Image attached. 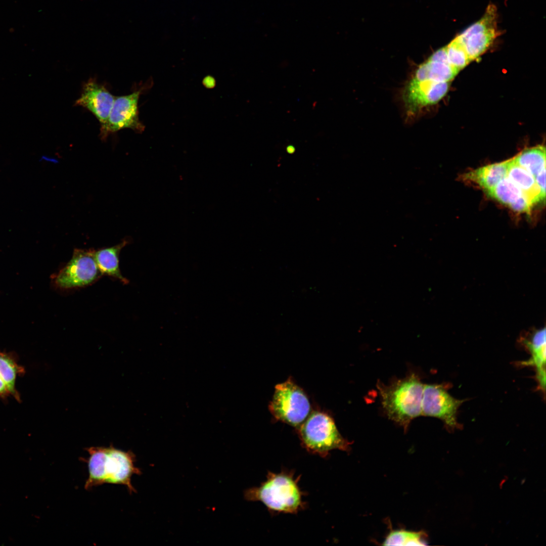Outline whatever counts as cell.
Returning <instances> with one entry per match:
<instances>
[{"instance_id":"cell-1","label":"cell","mask_w":546,"mask_h":546,"mask_svg":"<svg viewBox=\"0 0 546 546\" xmlns=\"http://www.w3.org/2000/svg\"><path fill=\"white\" fill-rule=\"evenodd\" d=\"M300 479L292 470L268 472L265 480L259 486L245 490L244 496L248 501L261 503L272 514H297L307 506L303 499L306 493L299 485Z\"/></svg>"},{"instance_id":"cell-2","label":"cell","mask_w":546,"mask_h":546,"mask_svg":"<svg viewBox=\"0 0 546 546\" xmlns=\"http://www.w3.org/2000/svg\"><path fill=\"white\" fill-rule=\"evenodd\" d=\"M89 457L87 463L89 476L84 488L104 483L118 484L127 487L130 493L136 490L131 483L134 474L142 472L134 465L135 456L130 450L124 451L111 445L109 447H91L86 449Z\"/></svg>"},{"instance_id":"cell-3","label":"cell","mask_w":546,"mask_h":546,"mask_svg":"<svg viewBox=\"0 0 546 546\" xmlns=\"http://www.w3.org/2000/svg\"><path fill=\"white\" fill-rule=\"evenodd\" d=\"M382 404L388 418L406 430L411 422L422 415L424 384L412 373L386 385L378 384Z\"/></svg>"},{"instance_id":"cell-4","label":"cell","mask_w":546,"mask_h":546,"mask_svg":"<svg viewBox=\"0 0 546 546\" xmlns=\"http://www.w3.org/2000/svg\"><path fill=\"white\" fill-rule=\"evenodd\" d=\"M296 431L301 445L309 453L325 458L333 450L350 449V442L341 435L333 418L324 411H312Z\"/></svg>"},{"instance_id":"cell-5","label":"cell","mask_w":546,"mask_h":546,"mask_svg":"<svg viewBox=\"0 0 546 546\" xmlns=\"http://www.w3.org/2000/svg\"><path fill=\"white\" fill-rule=\"evenodd\" d=\"M268 408L275 420L297 429L309 415L311 406L305 392L290 377L275 386Z\"/></svg>"},{"instance_id":"cell-6","label":"cell","mask_w":546,"mask_h":546,"mask_svg":"<svg viewBox=\"0 0 546 546\" xmlns=\"http://www.w3.org/2000/svg\"><path fill=\"white\" fill-rule=\"evenodd\" d=\"M153 84L152 78L130 94L115 97L106 123L100 128V136L106 141L109 135L121 129L129 128L141 133L145 126L139 119L138 103L140 96Z\"/></svg>"},{"instance_id":"cell-7","label":"cell","mask_w":546,"mask_h":546,"mask_svg":"<svg viewBox=\"0 0 546 546\" xmlns=\"http://www.w3.org/2000/svg\"><path fill=\"white\" fill-rule=\"evenodd\" d=\"M95 250L75 249L68 262L56 275L53 281L61 289L88 286L102 275L96 263Z\"/></svg>"},{"instance_id":"cell-8","label":"cell","mask_w":546,"mask_h":546,"mask_svg":"<svg viewBox=\"0 0 546 546\" xmlns=\"http://www.w3.org/2000/svg\"><path fill=\"white\" fill-rule=\"evenodd\" d=\"M496 8L490 5L483 16L458 35L471 61L482 55L497 36Z\"/></svg>"},{"instance_id":"cell-9","label":"cell","mask_w":546,"mask_h":546,"mask_svg":"<svg viewBox=\"0 0 546 546\" xmlns=\"http://www.w3.org/2000/svg\"><path fill=\"white\" fill-rule=\"evenodd\" d=\"M463 401L454 398L442 386L425 385L422 401V415L441 419L450 430L458 428V409Z\"/></svg>"},{"instance_id":"cell-10","label":"cell","mask_w":546,"mask_h":546,"mask_svg":"<svg viewBox=\"0 0 546 546\" xmlns=\"http://www.w3.org/2000/svg\"><path fill=\"white\" fill-rule=\"evenodd\" d=\"M449 82L412 78L403 89L402 98L408 113L416 114L422 108L437 103L448 90Z\"/></svg>"},{"instance_id":"cell-11","label":"cell","mask_w":546,"mask_h":546,"mask_svg":"<svg viewBox=\"0 0 546 546\" xmlns=\"http://www.w3.org/2000/svg\"><path fill=\"white\" fill-rule=\"evenodd\" d=\"M115 98L105 85L91 78L83 84L81 95L75 105L90 112L101 127L107 122Z\"/></svg>"},{"instance_id":"cell-12","label":"cell","mask_w":546,"mask_h":546,"mask_svg":"<svg viewBox=\"0 0 546 546\" xmlns=\"http://www.w3.org/2000/svg\"><path fill=\"white\" fill-rule=\"evenodd\" d=\"M459 71L449 63L444 51L437 50L419 66L412 78L418 80L449 82Z\"/></svg>"},{"instance_id":"cell-13","label":"cell","mask_w":546,"mask_h":546,"mask_svg":"<svg viewBox=\"0 0 546 546\" xmlns=\"http://www.w3.org/2000/svg\"><path fill=\"white\" fill-rule=\"evenodd\" d=\"M486 193L517 212L529 213L533 206L521 190L507 176Z\"/></svg>"},{"instance_id":"cell-14","label":"cell","mask_w":546,"mask_h":546,"mask_svg":"<svg viewBox=\"0 0 546 546\" xmlns=\"http://www.w3.org/2000/svg\"><path fill=\"white\" fill-rule=\"evenodd\" d=\"M509 161L510 159L471 170L462 175V179L474 184L487 192L507 176Z\"/></svg>"},{"instance_id":"cell-15","label":"cell","mask_w":546,"mask_h":546,"mask_svg":"<svg viewBox=\"0 0 546 546\" xmlns=\"http://www.w3.org/2000/svg\"><path fill=\"white\" fill-rule=\"evenodd\" d=\"M545 328L534 331L529 339L523 340L531 355L526 363L535 367L537 380L543 392L545 387Z\"/></svg>"},{"instance_id":"cell-16","label":"cell","mask_w":546,"mask_h":546,"mask_svg":"<svg viewBox=\"0 0 546 546\" xmlns=\"http://www.w3.org/2000/svg\"><path fill=\"white\" fill-rule=\"evenodd\" d=\"M507 176L518 186L533 205L544 200L535 177L516 163L513 158L510 159Z\"/></svg>"},{"instance_id":"cell-17","label":"cell","mask_w":546,"mask_h":546,"mask_svg":"<svg viewBox=\"0 0 546 546\" xmlns=\"http://www.w3.org/2000/svg\"><path fill=\"white\" fill-rule=\"evenodd\" d=\"M128 243L126 240H124L114 246L95 251V259L102 275L117 279L124 284L129 282L121 274L119 266L120 252Z\"/></svg>"},{"instance_id":"cell-18","label":"cell","mask_w":546,"mask_h":546,"mask_svg":"<svg viewBox=\"0 0 546 546\" xmlns=\"http://www.w3.org/2000/svg\"><path fill=\"white\" fill-rule=\"evenodd\" d=\"M514 161L533 176L545 167V148L543 146L526 149L513 158Z\"/></svg>"},{"instance_id":"cell-19","label":"cell","mask_w":546,"mask_h":546,"mask_svg":"<svg viewBox=\"0 0 546 546\" xmlns=\"http://www.w3.org/2000/svg\"><path fill=\"white\" fill-rule=\"evenodd\" d=\"M24 373V368L12 354L0 351V378L17 394L19 393L16 389V381Z\"/></svg>"},{"instance_id":"cell-20","label":"cell","mask_w":546,"mask_h":546,"mask_svg":"<svg viewBox=\"0 0 546 546\" xmlns=\"http://www.w3.org/2000/svg\"><path fill=\"white\" fill-rule=\"evenodd\" d=\"M427 535L423 531L394 530L389 533L383 541L384 545H424Z\"/></svg>"},{"instance_id":"cell-21","label":"cell","mask_w":546,"mask_h":546,"mask_svg":"<svg viewBox=\"0 0 546 546\" xmlns=\"http://www.w3.org/2000/svg\"><path fill=\"white\" fill-rule=\"evenodd\" d=\"M445 48L449 63L459 71L471 62L465 48L458 36L445 46Z\"/></svg>"},{"instance_id":"cell-22","label":"cell","mask_w":546,"mask_h":546,"mask_svg":"<svg viewBox=\"0 0 546 546\" xmlns=\"http://www.w3.org/2000/svg\"><path fill=\"white\" fill-rule=\"evenodd\" d=\"M13 396L18 400H20L19 394L13 392L6 383L0 378V397L5 398Z\"/></svg>"},{"instance_id":"cell-23","label":"cell","mask_w":546,"mask_h":546,"mask_svg":"<svg viewBox=\"0 0 546 546\" xmlns=\"http://www.w3.org/2000/svg\"><path fill=\"white\" fill-rule=\"evenodd\" d=\"M545 167H544L535 177L536 184L539 187L542 195L544 197H545Z\"/></svg>"},{"instance_id":"cell-24","label":"cell","mask_w":546,"mask_h":546,"mask_svg":"<svg viewBox=\"0 0 546 546\" xmlns=\"http://www.w3.org/2000/svg\"><path fill=\"white\" fill-rule=\"evenodd\" d=\"M202 84L206 88L212 89L215 86L216 81L212 76L207 75L203 78Z\"/></svg>"},{"instance_id":"cell-25","label":"cell","mask_w":546,"mask_h":546,"mask_svg":"<svg viewBox=\"0 0 546 546\" xmlns=\"http://www.w3.org/2000/svg\"><path fill=\"white\" fill-rule=\"evenodd\" d=\"M295 148L292 145H289L286 148L287 152L289 154L293 153L295 151Z\"/></svg>"}]
</instances>
